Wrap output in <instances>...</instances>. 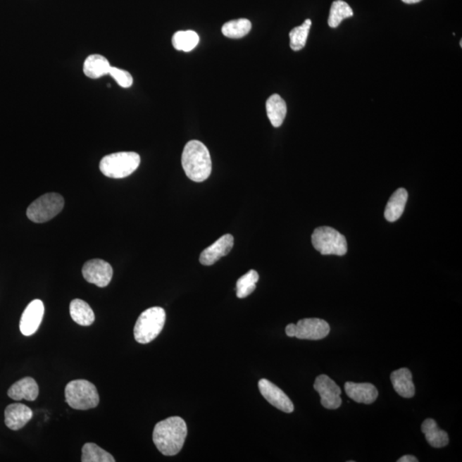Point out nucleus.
Returning a JSON list of instances; mask_svg holds the SVG:
<instances>
[{"mask_svg":"<svg viewBox=\"0 0 462 462\" xmlns=\"http://www.w3.org/2000/svg\"><path fill=\"white\" fill-rule=\"evenodd\" d=\"M109 75L113 77L118 85L123 89H128L133 85V77L128 71L119 69L117 67H111Z\"/></svg>","mask_w":462,"mask_h":462,"instance_id":"nucleus-29","label":"nucleus"},{"mask_svg":"<svg viewBox=\"0 0 462 462\" xmlns=\"http://www.w3.org/2000/svg\"><path fill=\"white\" fill-rule=\"evenodd\" d=\"M421 431L425 434L426 441L433 448H444L449 444L448 433L438 428L437 422L432 419L423 422Z\"/></svg>","mask_w":462,"mask_h":462,"instance_id":"nucleus-19","label":"nucleus"},{"mask_svg":"<svg viewBox=\"0 0 462 462\" xmlns=\"http://www.w3.org/2000/svg\"><path fill=\"white\" fill-rule=\"evenodd\" d=\"M258 389L263 397L272 404L273 407L280 409V411L290 413L294 411V407L292 400L282 392L280 388L275 385L272 382L262 378L258 381Z\"/></svg>","mask_w":462,"mask_h":462,"instance_id":"nucleus-11","label":"nucleus"},{"mask_svg":"<svg viewBox=\"0 0 462 462\" xmlns=\"http://www.w3.org/2000/svg\"><path fill=\"white\" fill-rule=\"evenodd\" d=\"M65 200L61 194L49 193L31 203L27 209V217L34 223H45L51 220L61 212Z\"/></svg>","mask_w":462,"mask_h":462,"instance_id":"nucleus-7","label":"nucleus"},{"mask_svg":"<svg viewBox=\"0 0 462 462\" xmlns=\"http://www.w3.org/2000/svg\"><path fill=\"white\" fill-rule=\"evenodd\" d=\"M314 249L323 256H342L348 252V244L344 235L332 227L322 226L314 230L312 235Z\"/></svg>","mask_w":462,"mask_h":462,"instance_id":"nucleus-6","label":"nucleus"},{"mask_svg":"<svg viewBox=\"0 0 462 462\" xmlns=\"http://www.w3.org/2000/svg\"><path fill=\"white\" fill-rule=\"evenodd\" d=\"M330 332L327 322L320 318H304L299 320L294 329V337L302 340H321Z\"/></svg>","mask_w":462,"mask_h":462,"instance_id":"nucleus-10","label":"nucleus"},{"mask_svg":"<svg viewBox=\"0 0 462 462\" xmlns=\"http://www.w3.org/2000/svg\"><path fill=\"white\" fill-rule=\"evenodd\" d=\"M313 388L320 394L323 407L337 409L342 405V390L327 375H320L314 382Z\"/></svg>","mask_w":462,"mask_h":462,"instance_id":"nucleus-9","label":"nucleus"},{"mask_svg":"<svg viewBox=\"0 0 462 462\" xmlns=\"http://www.w3.org/2000/svg\"><path fill=\"white\" fill-rule=\"evenodd\" d=\"M182 166L190 180L195 182L206 181L212 173V158L209 150L201 142H189L183 149Z\"/></svg>","mask_w":462,"mask_h":462,"instance_id":"nucleus-2","label":"nucleus"},{"mask_svg":"<svg viewBox=\"0 0 462 462\" xmlns=\"http://www.w3.org/2000/svg\"><path fill=\"white\" fill-rule=\"evenodd\" d=\"M70 313L71 318L82 326H89L95 320L93 309L86 301L80 299H75L70 302Z\"/></svg>","mask_w":462,"mask_h":462,"instance_id":"nucleus-22","label":"nucleus"},{"mask_svg":"<svg viewBox=\"0 0 462 462\" xmlns=\"http://www.w3.org/2000/svg\"><path fill=\"white\" fill-rule=\"evenodd\" d=\"M353 15L352 8L349 6V4L342 0H337L332 3V7H330L328 25L335 29L339 26L344 19L351 18Z\"/></svg>","mask_w":462,"mask_h":462,"instance_id":"nucleus-25","label":"nucleus"},{"mask_svg":"<svg viewBox=\"0 0 462 462\" xmlns=\"http://www.w3.org/2000/svg\"><path fill=\"white\" fill-rule=\"evenodd\" d=\"M344 389L346 395L358 404H372L378 397L375 386L369 383L358 384L346 382Z\"/></svg>","mask_w":462,"mask_h":462,"instance_id":"nucleus-15","label":"nucleus"},{"mask_svg":"<svg viewBox=\"0 0 462 462\" xmlns=\"http://www.w3.org/2000/svg\"><path fill=\"white\" fill-rule=\"evenodd\" d=\"M234 246V237L232 235L226 234L221 237L213 244L202 251L200 256V262L203 266H213L220 260L222 257L229 254Z\"/></svg>","mask_w":462,"mask_h":462,"instance_id":"nucleus-13","label":"nucleus"},{"mask_svg":"<svg viewBox=\"0 0 462 462\" xmlns=\"http://www.w3.org/2000/svg\"><path fill=\"white\" fill-rule=\"evenodd\" d=\"M266 113L268 118L275 128L282 125L287 114L286 103L278 94H273L266 101Z\"/></svg>","mask_w":462,"mask_h":462,"instance_id":"nucleus-21","label":"nucleus"},{"mask_svg":"<svg viewBox=\"0 0 462 462\" xmlns=\"http://www.w3.org/2000/svg\"><path fill=\"white\" fill-rule=\"evenodd\" d=\"M111 65L108 59L102 55L94 54L90 55L86 58L85 65H83V73L87 77L91 79H98L104 75H109Z\"/></svg>","mask_w":462,"mask_h":462,"instance_id":"nucleus-20","label":"nucleus"},{"mask_svg":"<svg viewBox=\"0 0 462 462\" xmlns=\"http://www.w3.org/2000/svg\"><path fill=\"white\" fill-rule=\"evenodd\" d=\"M408 194L405 189H399L389 198L385 207V217L389 222H395L399 219L404 212L407 204Z\"/></svg>","mask_w":462,"mask_h":462,"instance_id":"nucleus-18","label":"nucleus"},{"mask_svg":"<svg viewBox=\"0 0 462 462\" xmlns=\"http://www.w3.org/2000/svg\"><path fill=\"white\" fill-rule=\"evenodd\" d=\"M252 29V23L248 19L233 20L225 23L222 27V33L231 39H240L246 37Z\"/></svg>","mask_w":462,"mask_h":462,"instance_id":"nucleus-24","label":"nucleus"},{"mask_svg":"<svg viewBox=\"0 0 462 462\" xmlns=\"http://www.w3.org/2000/svg\"><path fill=\"white\" fill-rule=\"evenodd\" d=\"M401 1L405 3V4H408V5H410V4L419 3V2L422 1V0H401Z\"/></svg>","mask_w":462,"mask_h":462,"instance_id":"nucleus-32","label":"nucleus"},{"mask_svg":"<svg viewBox=\"0 0 462 462\" xmlns=\"http://www.w3.org/2000/svg\"><path fill=\"white\" fill-rule=\"evenodd\" d=\"M141 157L134 152H120L106 155L99 163V170L106 177L120 179L129 177L140 166Z\"/></svg>","mask_w":462,"mask_h":462,"instance_id":"nucleus-4","label":"nucleus"},{"mask_svg":"<svg viewBox=\"0 0 462 462\" xmlns=\"http://www.w3.org/2000/svg\"><path fill=\"white\" fill-rule=\"evenodd\" d=\"M82 462H115L114 457L97 444L87 443L83 445L82 449Z\"/></svg>","mask_w":462,"mask_h":462,"instance_id":"nucleus-26","label":"nucleus"},{"mask_svg":"<svg viewBox=\"0 0 462 462\" xmlns=\"http://www.w3.org/2000/svg\"><path fill=\"white\" fill-rule=\"evenodd\" d=\"M33 417V411L27 406L14 404L8 406L5 411V423L13 431L25 427Z\"/></svg>","mask_w":462,"mask_h":462,"instance_id":"nucleus-14","label":"nucleus"},{"mask_svg":"<svg viewBox=\"0 0 462 462\" xmlns=\"http://www.w3.org/2000/svg\"><path fill=\"white\" fill-rule=\"evenodd\" d=\"M398 462H418L419 460L417 459L416 456H404L400 458L399 460L397 461Z\"/></svg>","mask_w":462,"mask_h":462,"instance_id":"nucleus-31","label":"nucleus"},{"mask_svg":"<svg viewBox=\"0 0 462 462\" xmlns=\"http://www.w3.org/2000/svg\"><path fill=\"white\" fill-rule=\"evenodd\" d=\"M82 275L90 284L105 288L113 278V270L108 262L95 258L85 263L82 268Z\"/></svg>","mask_w":462,"mask_h":462,"instance_id":"nucleus-8","label":"nucleus"},{"mask_svg":"<svg viewBox=\"0 0 462 462\" xmlns=\"http://www.w3.org/2000/svg\"><path fill=\"white\" fill-rule=\"evenodd\" d=\"M166 314L164 308L154 306L139 316L134 328L135 339L139 344H146L154 341L164 328Z\"/></svg>","mask_w":462,"mask_h":462,"instance_id":"nucleus-3","label":"nucleus"},{"mask_svg":"<svg viewBox=\"0 0 462 462\" xmlns=\"http://www.w3.org/2000/svg\"><path fill=\"white\" fill-rule=\"evenodd\" d=\"M45 313V306L41 300H34L27 305L20 320V330L23 336L30 337L37 332Z\"/></svg>","mask_w":462,"mask_h":462,"instance_id":"nucleus-12","label":"nucleus"},{"mask_svg":"<svg viewBox=\"0 0 462 462\" xmlns=\"http://www.w3.org/2000/svg\"><path fill=\"white\" fill-rule=\"evenodd\" d=\"M312 21L306 19L301 26L294 27L289 33L290 49L294 51L304 49L309 35Z\"/></svg>","mask_w":462,"mask_h":462,"instance_id":"nucleus-27","label":"nucleus"},{"mask_svg":"<svg viewBox=\"0 0 462 462\" xmlns=\"http://www.w3.org/2000/svg\"><path fill=\"white\" fill-rule=\"evenodd\" d=\"M258 278L260 276L254 270H249L248 273L239 278L237 282V296L244 299L252 294L256 289Z\"/></svg>","mask_w":462,"mask_h":462,"instance_id":"nucleus-28","label":"nucleus"},{"mask_svg":"<svg viewBox=\"0 0 462 462\" xmlns=\"http://www.w3.org/2000/svg\"><path fill=\"white\" fill-rule=\"evenodd\" d=\"M294 329H296V325L294 324H289L286 326L285 329V332L287 336L289 337H294Z\"/></svg>","mask_w":462,"mask_h":462,"instance_id":"nucleus-30","label":"nucleus"},{"mask_svg":"<svg viewBox=\"0 0 462 462\" xmlns=\"http://www.w3.org/2000/svg\"><path fill=\"white\" fill-rule=\"evenodd\" d=\"M65 401L70 408L89 410L96 408L99 402L98 390L94 384L85 380L70 382L66 385Z\"/></svg>","mask_w":462,"mask_h":462,"instance_id":"nucleus-5","label":"nucleus"},{"mask_svg":"<svg viewBox=\"0 0 462 462\" xmlns=\"http://www.w3.org/2000/svg\"><path fill=\"white\" fill-rule=\"evenodd\" d=\"M390 380L394 389L401 397L412 398L416 394L412 373L408 368H401L393 372L390 375Z\"/></svg>","mask_w":462,"mask_h":462,"instance_id":"nucleus-17","label":"nucleus"},{"mask_svg":"<svg viewBox=\"0 0 462 462\" xmlns=\"http://www.w3.org/2000/svg\"><path fill=\"white\" fill-rule=\"evenodd\" d=\"M200 38L196 32L193 30L178 31L173 35V45L174 49L178 51H192L197 46Z\"/></svg>","mask_w":462,"mask_h":462,"instance_id":"nucleus-23","label":"nucleus"},{"mask_svg":"<svg viewBox=\"0 0 462 462\" xmlns=\"http://www.w3.org/2000/svg\"><path fill=\"white\" fill-rule=\"evenodd\" d=\"M187 434L185 421L178 416L170 417L155 425L153 440L163 455L173 456L181 451Z\"/></svg>","mask_w":462,"mask_h":462,"instance_id":"nucleus-1","label":"nucleus"},{"mask_svg":"<svg viewBox=\"0 0 462 462\" xmlns=\"http://www.w3.org/2000/svg\"><path fill=\"white\" fill-rule=\"evenodd\" d=\"M8 396L15 401L26 400L33 401L39 396V386L34 378H22L8 390Z\"/></svg>","mask_w":462,"mask_h":462,"instance_id":"nucleus-16","label":"nucleus"}]
</instances>
